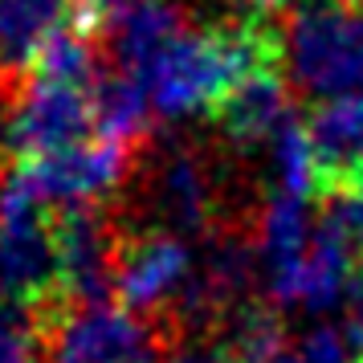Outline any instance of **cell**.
I'll return each instance as SVG.
<instances>
[{
  "label": "cell",
  "instance_id": "28",
  "mask_svg": "<svg viewBox=\"0 0 363 363\" xmlns=\"http://www.w3.org/2000/svg\"><path fill=\"white\" fill-rule=\"evenodd\" d=\"M281 363H298V355H286V359H281Z\"/></svg>",
  "mask_w": 363,
  "mask_h": 363
},
{
  "label": "cell",
  "instance_id": "8",
  "mask_svg": "<svg viewBox=\"0 0 363 363\" xmlns=\"http://www.w3.org/2000/svg\"><path fill=\"white\" fill-rule=\"evenodd\" d=\"M355 290V257L351 249L330 237L323 225L314 233V241L306 245V253L298 257L286 274L265 281V294L274 298V306H286V311H335L347 294Z\"/></svg>",
  "mask_w": 363,
  "mask_h": 363
},
{
  "label": "cell",
  "instance_id": "1",
  "mask_svg": "<svg viewBox=\"0 0 363 363\" xmlns=\"http://www.w3.org/2000/svg\"><path fill=\"white\" fill-rule=\"evenodd\" d=\"M265 62H269V41L257 29L225 25V29H180L143 66L123 74L139 82L151 118L188 123L216 111L233 86Z\"/></svg>",
  "mask_w": 363,
  "mask_h": 363
},
{
  "label": "cell",
  "instance_id": "20",
  "mask_svg": "<svg viewBox=\"0 0 363 363\" xmlns=\"http://www.w3.org/2000/svg\"><path fill=\"white\" fill-rule=\"evenodd\" d=\"M323 229L330 237H339L351 257L363 262V180L359 184H339L335 196L327 200V216H323Z\"/></svg>",
  "mask_w": 363,
  "mask_h": 363
},
{
  "label": "cell",
  "instance_id": "11",
  "mask_svg": "<svg viewBox=\"0 0 363 363\" xmlns=\"http://www.w3.org/2000/svg\"><path fill=\"white\" fill-rule=\"evenodd\" d=\"M257 274V253L241 237H216L208 245V257H196L192 281L184 290L176 311L184 318H220L245 306V294Z\"/></svg>",
  "mask_w": 363,
  "mask_h": 363
},
{
  "label": "cell",
  "instance_id": "7",
  "mask_svg": "<svg viewBox=\"0 0 363 363\" xmlns=\"http://www.w3.org/2000/svg\"><path fill=\"white\" fill-rule=\"evenodd\" d=\"M90 135H99L94 86L57 82L37 74L33 86L9 111V143L17 147L21 160L74 147Z\"/></svg>",
  "mask_w": 363,
  "mask_h": 363
},
{
  "label": "cell",
  "instance_id": "9",
  "mask_svg": "<svg viewBox=\"0 0 363 363\" xmlns=\"http://www.w3.org/2000/svg\"><path fill=\"white\" fill-rule=\"evenodd\" d=\"M57 237V290L74 302H99L115 290V237L94 208H66L53 225Z\"/></svg>",
  "mask_w": 363,
  "mask_h": 363
},
{
  "label": "cell",
  "instance_id": "4",
  "mask_svg": "<svg viewBox=\"0 0 363 363\" xmlns=\"http://www.w3.org/2000/svg\"><path fill=\"white\" fill-rule=\"evenodd\" d=\"M21 176L50 208H94L131 172V143L115 135H90L74 147L21 160Z\"/></svg>",
  "mask_w": 363,
  "mask_h": 363
},
{
  "label": "cell",
  "instance_id": "25",
  "mask_svg": "<svg viewBox=\"0 0 363 363\" xmlns=\"http://www.w3.org/2000/svg\"><path fill=\"white\" fill-rule=\"evenodd\" d=\"M347 339L355 347V355L363 359V278L351 290V314H347Z\"/></svg>",
  "mask_w": 363,
  "mask_h": 363
},
{
  "label": "cell",
  "instance_id": "29",
  "mask_svg": "<svg viewBox=\"0 0 363 363\" xmlns=\"http://www.w3.org/2000/svg\"><path fill=\"white\" fill-rule=\"evenodd\" d=\"M351 4H363V0H351Z\"/></svg>",
  "mask_w": 363,
  "mask_h": 363
},
{
  "label": "cell",
  "instance_id": "23",
  "mask_svg": "<svg viewBox=\"0 0 363 363\" xmlns=\"http://www.w3.org/2000/svg\"><path fill=\"white\" fill-rule=\"evenodd\" d=\"M164 363H233V359L225 347L208 343V339H184V343H176L167 351Z\"/></svg>",
  "mask_w": 363,
  "mask_h": 363
},
{
  "label": "cell",
  "instance_id": "21",
  "mask_svg": "<svg viewBox=\"0 0 363 363\" xmlns=\"http://www.w3.org/2000/svg\"><path fill=\"white\" fill-rule=\"evenodd\" d=\"M0 363H45L33 327L13 306H0Z\"/></svg>",
  "mask_w": 363,
  "mask_h": 363
},
{
  "label": "cell",
  "instance_id": "18",
  "mask_svg": "<svg viewBox=\"0 0 363 363\" xmlns=\"http://www.w3.org/2000/svg\"><path fill=\"white\" fill-rule=\"evenodd\" d=\"M94 111H99V131L115 135V139H127V143H135L151 123V106L143 99V90L123 69L102 74L94 82Z\"/></svg>",
  "mask_w": 363,
  "mask_h": 363
},
{
  "label": "cell",
  "instance_id": "19",
  "mask_svg": "<svg viewBox=\"0 0 363 363\" xmlns=\"http://www.w3.org/2000/svg\"><path fill=\"white\" fill-rule=\"evenodd\" d=\"M225 351L233 363H281L286 351V330L274 314L265 311H237L233 314L229 330H225Z\"/></svg>",
  "mask_w": 363,
  "mask_h": 363
},
{
  "label": "cell",
  "instance_id": "12",
  "mask_svg": "<svg viewBox=\"0 0 363 363\" xmlns=\"http://www.w3.org/2000/svg\"><path fill=\"white\" fill-rule=\"evenodd\" d=\"M78 0H0V82L37 69L41 53L74 29Z\"/></svg>",
  "mask_w": 363,
  "mask_h": 363
},
{
  "label": "cell",
  "instance_id": "15",
  "mask_svg": "<svg viewBox=\"0 0 363 363\" xmlns=\"http://www.w3.org/2000/svg\"><path fill=\"white\" fill-rule=\"evenodd\" d=\"M314 233H318V225L311 220V200L269 192V200L262 204V216H257V237H253L262 281L286 274L306 253Z\"/></svg>",
  "mask_w": 363,
  "mask_h": 363
},
{
  "label": "cell",
  "instance_id": "6",
  "mask_svg": "<svg viewBox=\"0 0 363 363\" xmlns=\"http://www.w3.org/2000/svg\"><path fill=\"white\" fill-rule=\"evenodd\" d=\"M196 269V249L188 237L167 229L139 233L115 253V294L135 314L176 311Z\"/></svg>",
  "mask_w": 363,
  "mask_h": 363
},
{
  "label": "cell",
  "instance_id": "17",
  "mask_svg": "<svg viewBox=\"0 0 363 363\" xmlns=\"http://www.w3.org/2000/svg\"><path fill=\"white\" fill-rule=\"evenodd\" d=\"M269 192H281V196H302L311 200V192L318 188V155H314V143H311V131L298 127L294 118L281 127L274 139H269Z\"/></svg>",
  "mask_w": 363,
  "mask_h": 363
},
{
  "label": "cell",
  "instance_id": "5",
  "mask_svg": "<svg viewBox=\"0 0 363 363\" xmlns=\"http://www.w3.org/2000/svg\"><path fill=\"white\" fill-rule=\"evenodd\" d=\"M45 363H164L147 323L111 298L74 302L50 330Z\"/></svg>",
  "mask_w": 363,
  "mask_h": 363
},
{
  "label": "cell",
  "instance_id": "3",
  "mask_svg": "<svg viewBox=\"0 0 363 363\" xmlns=\"http://www.w3.org/2000/svg\"><path fill=\"white\" fill-rule=\"evenodd\" d=\"M45 213L21 167H9L0 176V306L25 311L57 290V237Z\"/></svg>",
  "mask_w": 363,
  "mask_h": 363
},
{
  "label": "cell",
  "instance_id": "14",
  "mask_svg": "<svg viewBox=\"0 0 363 363\" xmlns=\"http://www.w3.org/2000/svg\"><path fill=\"white\" fill-rule=\"evenodd\" d=\"M306 131H311L323 176L339 184L363 180V94L318 102Z\"/></svg>",
  "mask_w": 363,
  "mask_h": 363
},
{
  "label": "cell",
  "instance_id": "24",
  "mask_svg": "<svg viewBox=\"0 0 363 363\" xmlns=\"http://www.w3.org/2000/svg\"><path fill=\"white\" fill-rule=\"evenodd\" d=\"M78 4H82V17L99 21V25H106V29H111V25H115V21L131 9L135 0H78Z\"/></svg>",
  "mask_w": 363,
  "mask_h": 363
},
{
  "label": "cell",
  "instance_id": "2",
  "mask_svg": "<svg viewBox=\"0 0 363 363\" xmlns=\"http://www.w3.org/2000/svg\"><path fill=\"white\" fill-rule=\"evenodd\" d=\"M281 57L290 82L318 102L363 94V4L314 0L298 9L281 33Z\"/></svg>",
  "mask_w": 363,
  "mask_h": 363
},
{
  "label": "cell",
  "instance_id": "16",
  "mask_svg": "<svg viewBox=\"0 0 363 363\" xmlns=\"http://www.w3.org/2000/svg\"><path fill=\"white\" fill-rule=\"evenodd\" d=\"M180 29H188L180 0H135L131 9L111 25V50H115L118 69L143 66L151 53L167 45Z\"/></svg>",
  "mask_w": 363,
  "mask_h": 363
},
{
  "label": "cell",
  "instance_id": "10",
  "mask_svg": "<svg viewBox=\"0 0 363 363\" xmlns=\"http://www.w3.org/2000/svg\"><path fill=\"white\" fill-rule=\"evenodd\" d=\"M151 208L160 229L192 237L204 233L216 213V180L196 147H167L151 172Z\"/></svg>",
  "mask_w": 363,
  "mask_h": 363
},
{
  "label": "cell",
  "instance_id": "26",
  "mask_svg": "<svg viewBox=\"0 0 363 363\" xmlns=\"http://www.w3.org/2000/svg\"><path fill=\"white\" fill-rule=\"evenodd\" d=\"M294 0H237V9H245L249 17H274L281 9H290Z\"/></svg>",
  "mask_w": 363,
  "mask_h": 363
},
{
  "label": "cell",
  "instance_id": "22",
  "mask_svg": "<svg viewBox=\"0 0 363 363\" xmlns=\"http://www.w3.org/2000/svg\"><path fill=\"white\" fill-rule=\"evenodd\" d=\"M351 339L339 335L335 327H314L302 343H298V363H355L351 359Z\"/></svg>",
  "mask_w": 363,
  "mask_h": 363
},
{
  "label": "cell",
  "instance_id": "13",
  "mask_svg": "<svg viewBox=\"0 0 363 363\" xmlns=\"http://www.w3.org/2000/svg\"><path fill=\"white\" fill-rule=\"evenodd\" d=\"M216 111H220V131L237 147H269V139L290 123V94L278 74L262 66L233 86Z\"/></svg>",
  "mask_w": 363,
  "mask_h": 363
},
{
  "label": "cell",
  "instance_id": "27",
  "mask_svg": "<svg viewBox=\"0 0 363 363\" xmlns=\"http://www.w3.org/2000/svg\"><path fill=\"white\" fill-rule=\"evenodd\" d=\"M0 135H9V118H4V106H0Z\"/></svg>",
  "mask_w": 363,
  "mask_h": 363
}]
</instances>
